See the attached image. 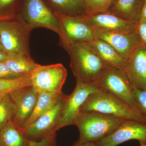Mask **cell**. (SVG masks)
<instances>
[{"label":"cell","instance_id":"obj_24","mask_svg":"<svg viewBox=\"0 0 146 146\" xmlns=\"http://www.w3.org/2000/svg\"><path fill=\"white\" fill-rule=\"evenodd\" d=\"M16 108L13 100L7 94L0 102V129L11 121L16 114Z\"/></svg>","mask_w":146,"mask_h":146},{"label":"cell","instance_id":"obj_18","mask_svg":"<svg viewBox=\"0 0 146 146\" xmlns=\"http://www.w3.org/2000/svg\"><path fill=\"white\" fill-rule=\"evenodd\" d=\"M7 54L5 63L13 73L20 76H31L39 65L31 56L14 53Z\"/></svg>","mask_w":146,"mask_h":146},{"label":"cell","instance_id":"obj_3","mask_svg":"<svg viewBox=\"0 0 146 146\" xmlns=\"http://www.w3.org/2000/svg\"><path fill=\"white\" fill-rule=\"evenodd\" d=\"M125 120L95 111L80 112L74 124L79 131L78 141L96 142L111 133Z\"/></svg>","mask_w":146,"mask_h":146},{"label":"cell","instance_id":"obj_28","mask_svg":"<svg viewBox=\"0 0 146 146\" xmlns=\"http://www.w3.org/2000/svg\"><path fill=\"white\" fill-rule=\"evenodd\" d=\"M135 30L141 38L142 44L146 47V21L141 19L136 24Z\"/></svg>","mask_w":146,"mask_h":146},{"label":"cell","instance_id":"obj_2","mask_svg":"<svg viewBox=\"0 0 146 146\" xmlns=\"http://www.w3.org/2000/svg\"><path fill=\"white\" fill-rule=\"evenodd\" d=\"M87 111L100 112L146 124V117L143 113L109 92L101 89L90 95L82 107L81 112Z\"/></svg>","mask_w":146,"mask_h":146},{"label":"cell","instance_id":"obj_15","mask_svg":"<svg viewBox=\"0 0 146 146\" xmlns=\"http://www.w3.org/2000/svg\"><path fill=\"white\" fill-rule=\"evenodd\" d=\"M92 30L126 31L134 29L136 23L125 21L108 11L80 17Z\"/></svg>","mask_w":146,"mask_h":146},{"label":"cell","instance_id":"obj_12","mask_svg":"<svg viewBox=\"0 0 146 146\" xmlns=\"http://www.w3.org/2000/svg\"><path fill=\"white\" fill-rule=\"evenodd\" d=\"M53 12L60 23V39L82 43L95 38L93 30L81 18Z\"/></svg>","mask_w":146,"mask_h":146},{"label":"cell","instance_id":"obj_29","mask_svg":"<svg viewBox=\"0 0 146 146\" xmlns=\"http://www.w3.org/2000/svg\"><path fill=\"white\" fill-rule=\"evenodd\" d=\"M12 72L5 62L0 63V79H13L21 77Z\"/></svg>","mask_w":146,"mask_h":146},{"label":"cell","instance_id":"obj_32","mask_svg":"<svg viewBox=\"0 0 146 146\" xmlns=\"http://www.w3.org/2000/svg\"><path fill=\"white\" fill-rule=\"evenodd\" d=\"M7 54L5 52L0 51V63L5 62L7 58Z\"/></svg>","mask_w":146,"mask_h":146},{"label":"cell","instance_id":"obj_30","mask_svg":"<svg viewBox=\"0 0 146 146\" xmlns=\"http://www.w3.org/2000/svg\"><path fill=\"white\" fill-rule=\"evenodd\" d=\"M73 146H95L94 142H86L80 143L78 141L74 144Z\"/></svg>","mask_w":146,"mask_h":146},{"label":"cell","instance_id":"obj_6","mask_svg":"<svg viewBox=\"0 0 146 146\" xmlns=\"http://www.w3.org/2000/svg\"><path fill=\"white\" fill-rule=\"evenodd\" d=\"M95 84L141 112L133 98L132 86L124 70L107 65Z\"/></svg>","mask_w":146,"mask_h":146},{"label":"cell","instance_id":"obj_1","mask_svg":"<svg viewBox=\"0 0 146 146\" xmlns=\"http://www.w3.org/2000/svg\"><path fill=\"white\" fill-rule=\"evenodd\" d=\"M60 44L70 56L76 82L95 84L107 64L82 43L60 39Z\"/></svg>","mask_w":146,"mask_h":146},{"label":"cell","instance_id":"obj_8","mask_svg":"<svg viewBox=\"0 0 146 146\" xmlns=\"http://www.w3.org/2000/svg\"><path fill=\"white\" fill-rule=\"evenodd\" d=\"M66 97L62 93L51 109L23 130L29 140L39 141L56 133Z\"/></svg>","mask_w":146,"mask_h":146},{"label":"cell","instance_id":"obj_14","mask_svg":"<svg viewBox=\"0 0 146 146\" xmlns=\"http://www.w3.org/2000/svg\"><path fill=\"white\" fill-rule=\"evenodd\" d=\"M125 72L132 87L146 90V47H138L127 59Z\"/></svg>","mask_w":146,"mask_h":146},{"label":"cell","instance_id":"obj_10","mask_svg":"<svg viewBox=\"0 0 146 146\" xmlns=\"http://www.w3.org/2000/svg\"><path fill=\"white\" fill-rule=\"evenodd\" d=\"M132 140L146 144V124L126 120L111 133L94 143L95 146H117Z\"/></svg>","mask_w":146,"mask_h":146},{"label":"cell","instance_id":"obj_13","mask_svg":"<svg viewBox=\"0 0 146 146\" xmlns=\"http://www.w3.org/2000/svg\"><path fill=\"white\" fill-rule=\"evenodd\" d=\"M9 94L16 106V114L12 121L22 130L34 110L39 93L32 86H27L10 92Z\"/></svg>","mask_w":146,"mask_h":146},{"label":"cell","instance_id":"obj_34","mask_svg":"<svg viewBox=\"0 0 146 146\" xmlns=\"http://www.w3.org/2000/svg\"><path fill=\"white\" fill-rule=\"evenodd\" d=\"M0 51L5 52L3 48L1 42V39H0Z\"/></svg>","mask_w":146,"mask_h":146},{"label":"cell","instance_id":"obj_31","mask_svg":"<svg viewBox=\"0 0 146 146\" xmlns=\"http://www.w3.org/2000/svg\"><path fill=\"white\" fill-rule=\"evenodd\" d=\"M146 21V0H145L141 13V19Z\"/></svg>","mask_w":146,"mask_h":146},{"label":"cell","instance_id":"obj_25","mask_svg":"<svg viewBox=\"0 0 146 146\" xmlns=\"http://www.w3.org/2000/svg\"><path fill=\"white\" fill-rule=\"evenodd\" d=\"M115 0H82L85 15L107 11Z\"/></svg>","mask_w":146,"mask_h":146},{"label":"cell","instance_id":"obj_4","mask_svg":"<svg viewBox=\"0 0 146 146\" xmlns=\"http://www.w3.org/2000/svg\"><path fill=\"white\" fill-rule=\"evenodd\" d=\"M16 17L31 32L38 28H44L59 36L61 35L59 21L44 0H24Z\"/></svg>","mask_w":146,"mask_h":146},{"label":"cell","instance_id":"obj_20","mask_svg":"<svg viewBox=\"0 0 146 146\" xmlns=\"http://www.w3.org/2000/svg\"><path fill=\"white\" fill-rule=\"evenodd\" d=\"M54 12L80 17L85 15L82 0H44Z\"/></svg>","mask_w":146,"mask_h":146},{"label":"cell","instance_id":"obj_5","mask_svg":"<svg viewBox=\"0 0 146 146\" xmlns=\"http://www.w3.org/2000/svg\"><path fill=\"white\" fill-rule=\"evenodd\" d=\"M31 31L17 17L0 21V39L7 53L31 56L29 37Z\"/></svg>","mask_w":146,"mask_h":146},{"label":"cell","instance_id":"obj_23","mask_svg":"<svg viewBox=\"0 0 146 146\" xmlns=\"http://www.w3.org/2000/svg\"><path fill=\"white\" fill-rule=\"evenodd\" d=\"M29 86H32L31 76L0 79V94H9L17 89Z\"/></svg>","mask_w":146,"mask_h":146},{"label":"cell","instance_id":"obj_17","mask_svg":"<svg viewBox=\"0 0 146 146\" xmlns=\"http://www.w3.org/2000/svg\"><path fill=\"white\" fill-rule=\"evenodd\" d=\"M145 0H115L107 11L125 21L136 23L141 19Z\"/></svg>","mask_w":146,"mask_h":146},{"label":"cell","instance_id":"obj_7","mask_svg":"<svg viewBox=\"0 0 146 146\" xmlns=\"http://www.w3.org/2000/svg\"><path fill=\"white\" fill-rule=\"evenodd\" d=\"M68 75L60 63L39 65L31 76L32 86L38 93L60 94Z\"/></svg>","mask_w":146,"mask_h":146},{"label":"cell","instance_id":"obj_19","mask_svg":"<svg viewBox=\"0 0 146 146\" xmlns=\"http://www.w3.org/2000/svg\"><path fill=\"white\" fill-rule=\"evenodd\" d=\"M29 140L12 121L0 129V146H29Z\"/></svg>","mask_w":146,"mask_h":146},{"label":"cell","instance_id":"obj_27","mask_svg":"<svg viewBox=\"0 0 146 146\" xmlns=\"http://www.w3.org/2000/svg\"><path fill=\"white\" fill-rule=\"evenodd\" d=\"M56 133L39 141L30 140L29 146H55Z\"/></svg>","mask_w":146,"mask_h":146},{"label":"cell","instance_id":"obj_21","mask_svg":"<svg viewBox=\"0 0 146 146\" xmlns=\"http://www.w3.org/2000/svg\"><path fill=\"white\" fill-rule=\"evenodd\" d=\"M62 93L60 94L39 93L35 107L30 117L25 123L22 128V131L40 116L51 109L57 102Z\"/></svg>","mask_w":146,"mask_h":146},{"label":"cell","instance_id":"obj_22","mask_svg":"<svg viewBox=\"0 0 146 146\" xmlns=\"http://www.w3.org/2000/svg\"><path fill=\"white\" fill-rule=\"evenodd\" d=\"M24 0H0V21L16 18Z\"/></svg>","mask_w":146,"mask_h":146},{"label":"cell","instance_id":"obj_11","mask_svg":"<svg viewBox=\"0 0 146 146\" xmlns=\"http://www.w3.org/2000/svg\"><path fill=\"white\" fill-rule=\"evenodd\" d=\"M93 31L95 38L107 42L126 60L135 50L143 45L135 29L126 31Z\"/></svg>","mask_w":146,"mask_h":146},{"label":"cell","instance_id":"obj_33","mask_svg":"<svg viewBox=\"0 0 146 146\" xmlns=\"http://www.w3.org/2000/svg\"><path fill=\"white\" fill-rule=\"evenodd\" d=\"M7 94H0V102L1 101Z\"/></svg>","mask_w":146,"mask_h":146},{"label":"cell","instance_id":"obj_26","mask_svg":"<svg viewBox=\"0 0 146 146\" xmlns=\"http://www.w3.org/2000/svg\"><path fill=\"white\" fill-rule=\"evenodd\" d=\"M132 94L140 110L146 117V90L132 87Z\"/></svg>","mask_w":146,"mask_h":146},{"label":"cell","instance_id":"obj_16","mask_svg":"<svg viewBox=\"0 0 146 146\" xmlns=\"http://www.w3.org/2000/svg\"><path fill=\"white\" fill-rule=\"evenodd\" d=\"M108 65L124 70L127 60L108 43L102 39L94 38L82 43Z\"/></svg>","mask_w":146,"mask_h":146},{"label":"cell","instance_id":"obj_9","mask_svg":"<svg viewBox=\"0 0 146 146\" xmlns=\"http://www.w3.org/2000/svg\"><path fill=\"white\" fill-rule=\"evenodd\" d=\"M100 89L95 84L76 82L72 93L66 97L58 130L67 126L74 125L76 119L81 112L82 107L86 100L90 95Z\"/></svg>","mask_w":146,"mask_h":146},{"label":"cell","instance_id":"obj_35","mask_svg":"<svg viewBox=\"0 0 146 146\" xmlns=\"http://www.w3.org/2000/svg\"><path fill=\"white\" fill-rule=\"evenodd\" d=\"M140 146H146V144L143 143H140Z\"/></svg>","mask_w":146,"mask_h":146}]
</instances>
